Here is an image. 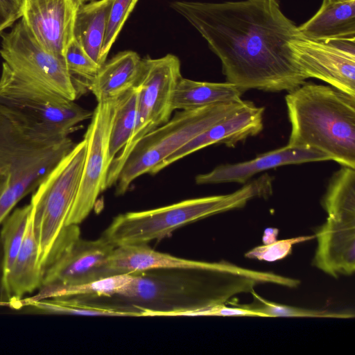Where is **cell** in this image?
I'll return each mask as SVG.
<instances>
[{
  "label": "cell",
  "instance_id": "obj_24",
  "mask_svg": "<svg viewBox=\"0 0 355 355\" xmlns=\"http://www.w3.org/2000/svg\"><path fill=\"white\" fill-rule=\"evenodd\" d=\"M321 205L328 216L355 220V168L343 166L334 173Z\"/></svg>",
  "mask_w": 355,
  "mask_h": 355
},
{
  "label": "cell",
  "instance_id": "obj_4",
  "mask_svg": "<svg viewBox=\"0 0 355 355\" xmlns=\"http://www.w3.org/2000/svg\"><path fill=\"white\" fill-rule=\"evenodd\" d=\"M272 178L267 174L225 195L185 200L168 206L114 217L101 236L114 247L147 244L173 231L205 218L243 207L251 199L272 193Z\"/></svg>",
  "mask_w": 355,
  "mask_h": 355
},
{
  "label": "cell",
  "instance_id": "obj_29",
  "mask_svg": "<svg viewBox=\"0 0 355 355\" xmlns=\"http://www.w3.org/2000/svg\"><path fill=\"white\" fill-rule=\"evenodd\" d=\"M64 60L73 82L76 78H80L89 83L101 67L74 38L67 47Z\"/></svg>",
  "mask_w": 355,
  "mask_h": 355
},
{
  "label": "cell",
  "instance_id": "obj_16",
  "mask_svg": "<svg viewBox=\"0 0 355 355\" xmlns=\"http://www.w3.org/2000/svg\"><path fill=\"white\" fill-rule=\"evenodd\" d=\"M318 245L312 265L337 278L355 270V220L328 216L314 229Z\"/></svg>",
  "mask_w": 355,
  "mask_h": 355
},
{
  "label": "cell",
  "instance_id": "obj_23",
  "mask_svg": "<svg viewBox=\"0 0 355 355\" xmlns=\"http://www.w3.org/2000/svg\"><path fill=\"white\" fill-rule=\"evenodd\" d=\"M114 0H94L79 6L73 37L100 66V57Z\"/></svg>",
  "mask_w": 355,
  "mask_h": 355
},
{
  "label": "cell",
  "instance_id": "obj_19",
  "mask_svg": "<svg viewBox=\"0 0 355 355\" xmlns=\"http://www.w3.org/2000/svg\"><path fill=\"white\" fill-rule=\"evenodd\" d=\"M205 261L185 259L153 250L147 244L115 247L105 268V277L156 268H196Z\"/></svg>",
  "mask_w": 355,
  "mask_h": 355
},
{
  "label": "cell",
  "instance_id": "obj_5",
  "mask_svg": "<svg viewBox=\"0 0 355 355\" xmlns=\"http://www.w3.org/2000/svg\"><path fill=\"white\" fill-rule=\"evenodd\" d=\"M87 150L83 138L59 162L31 197V216L43 273L60 250L80 236L78 225L67 226V220L80 184Z\"/></svg>",
  "mask_w": 355,
  "mask_h": 355
},
{
  "label": "cell",
  "instance_id": "obj_36",
  "mask_svg": "<svg viewBox=\"0 0 355 355\" xmlns=\"http://www.w3.org/2000/svg\"><path fill=\"white\" fill-rule=\"evenodd\" d=\"M16 20L0 9V33L6 28L12 25Z\"/></svg>",
  "mask_w": 355,
  "mask_h": 355
},
{
  "label": "cell",
  "instance_id": "obj_38",
  "mask_svg": "<svg viewBox=\"0 0 355 355\" xmlns=\"http://www.w3.org/2000/svg\"><path fill=\"white\" fill-rule=\"evenodd\" d=\"M79 5H81L83 3H87V2H89V1H94V0H75Z\"/></svg>",
  "mask_w": 355,
  "mask_h": 355
},
{
  "label": "cell",
  "instance_id": "obj_27",
  "mask_svg": "<svg viewBox=\"0 0 355 355\" xmlns=\"http://www.w3.org/2000/svg\"><path fill=\"white\" fill-rule=\"evenodd\" d=\"M253 300L250 304H240L236 299H232L227 304L263 313L266 317H310V318H353L354 313L333 312L327 310H315L299 308L265 300L254 290L250 293Z\"/></svg>",
  "mask_w": 355,
  "mask_h": 355
},
{
  "label": "cell",
  "instance_id": "obj_31",
  "mask_svg": "<svg viewBox=\"0 0 355 355\" xmlns=\"http://www.w3.org/2000/svg\"><path fill=\"white\" fill-rule=\"evenodd\" d=\"M315 239V235L300 236L276 241L263 245L257 246L245 254L248 259L273 262L281 260L292 253L293 246L300 243Z\"/></svg>",
  "mask_w": 355,
  "mask_h": 355
},
{
  "label": "cell",
  "instance_id": "obj_17",
  "mask_svg": "<svg viewBox=\"0 0 355 355\" xmlns=\"http://www.w3.org/2000/svg\"><path fill=\"white\" fill-rule=\"evenodd\" d=\"M331 160L316 149L289 145L261 154L255 158L236 164L218 166L209 173L198 175V184L227 182L245 183L253 175L268 169L288 164Z\"/></svg>",
  "mask_w": 355,
  "mask_h": 355
},
{
  "label": "cell",
  "instance_id": "obj_7",
  "mask_svg": "<svg viewBox=\"0 0 355 355\" xmlns=\"http://www.w3.org/2000/svg\"><path fill=\"white\" fill-rule=\"evenodd\" d=\"M74 145L69 137L60 141L33 137L0 114V173L10 175L0 198V223L21 198L37 189Z\"/></svg>",
  "mask_w": 355,
  "mask_h": 355
},
{
  "label": "cell",
  "instance_id": "obj_28",
  "mask_svg": "<svg viewBox=\"0 0 355 355\" xmlns=\"http://www.w3.org/2000/svg\"><path fill=\"white\" fill-rule=\"evenodd\" d=\"M23 305L28 306L38 312L50 314L123 316L116 311L80 306L62 297L32 299L25 301Z\"/></svg>",
  "mask_w": 355,
  "mask_h": 355
},
{
  "label": "cell",
  "instance_id": "obj_18",
  "mask_svg": "<svg viewBox=\"0 0 355 355\" xmlns=\"http://www.w3.org/2000/svg\"><path fill=\"white\" fill-rule=\"evenodd\" d=\"M43 272L39 262V247L35 236L31 211L20 250L6 277V289L10 306H22V298L39 290Z\"/></svg>",
  "mask_w": 355,
  "mask_h": 355
},
{
  "label": "cell",
  "instance_id": "obj_26",
  "mask_svg": "<svg viewBox=\"0 0 355 355\" xmlns=\"http://www.w3.org/2000/svg\"><path fill=\"white\" fill-rule=\"evenodd\" d=\"M31 211V205H24L15 209L2 222L0 239L3 250L5 279L21 246Z\"/></svg>",
  "mask_w": 355,
  "mask_h": 355
},
{
  "label": "cell",
  "instance_id": "obj_8",
  "mask_svg": "<svg viewBox=\"0 0 355 355\" xmlns=\"http://www.w3.org/2000/svg\"><path fill=\"white\" fill-rule=\"evenodd\" d=\"M243 101L180 110L146 135L131 150L122 166L116 183V195L124 194L136 178L150 173L189 141L239 109Z\"/></svg>",
  "mask_w": 355,
  "mask_h": 355
},
{
  "label": "cell",
  "instance_id": "obj_12",
  "mask_svg": "<svg viewBox=\"0 0 355 355\" xmlns=\"http://www.w3.org/2000/svg\"><path fill=\"white\" fill-rule=\"evenodd\" d=\"M114 247L101 236L76 239L59 252L45 268L39 293L33 299L57 296L64 288L105 278V268Z\"/></svg>",
  "mask_w": 355,
  "mask_h": 355
},
{
  "label": "cell",
  "instance_id": "obj_20",
  "mask_svg": "<svg viewBox=\"0 0 355 355\" xmlns=\"http://www.w3.org/2000/svg\"><path fill=\"white\" fill-rule=\"evenodd\" d=\"M141 60L137 53L123 51L105 62L94 78L87 83L97 102L116 101L134 86Z\"/></svg>",
  "mask_w": 355,
  "mask_h": 355
},
{
  "label": "cell",
  "instance_id": "obj_15",
  "mask_svg": "<svg viewBox=\"0 0 355 355\" xmlns=\"http://www.w3.org/2000/svg\"><path fill=\"white\" fill-rule=\"evenodd\" d=\"M264 108L244 101L242 105L206 130L198 135L157 165L149 174L155 175L189 154L215 144L234 147L239 142L258 135L263 129Z\"/></svg>",
  "mask_w": 355,
  "mask_h": 355
},
{
  "label": "cell",
  "instance_id": "obj_1",
  "mask_svg": "<svg viewBox=\"0 0 355 355\" xmlns=\"http://www.w3.org/2000/svg\"><path fill=\"white\" fill-rule=\"evenodd\" d=\"M171 7L218 56L226 82L244 92H289L308 79L290 46L302 34L282 11L279 0L175 1Z\"/></svg>",
  "mask_w": 355,
  "mask_h": 355
},
{
  "label": "cell",
  "instance_id": "obj_11",
  "mask_svg": "<svg viewBox=\"0 0 355 355\" xmlns=\"http://www.w3.org/2000/svg\"><path fill=\"white\" fill-rule=\"evenodd\" d=\"M116 100L100 102L93 111L85 134L87 150L81 181L67 225H79L92 210L99 194L105 190L107 173L108 144Z\"/></svg>",
  "mask_w": 355,
  "mask_h": 355
},
{
  "label": "cell",
  "instance_id": "obj_21",
  "mask_svg": "<svg viewBox=\"0 0 355 355\" xmlns=\"http://www.w3.org/2000/svg\"><path fill=\"white\" fill-rule=\"evenodd\" d=\"M298 28L313 40L355 37V0L323 1L317 12Z\"/></svg>",
  "mask_w": 355,
  "mask_h": 355
},
{
  "label": "cell",
  "instance_id": "obj_10",
  "mask_svg": "<svg viewBox=\"0 0 355 355\" xmlns=\"http://www.w3.org/2000/svg\"><path fill=\"white\" fill-rule=\"evenodd\" d=\"M1 36L2 66L69 100L77 98L78 92L65 60L42 47L21 19L10 31Z\"/></svg>",
  "mask_w": 355,
  "mask_h": 355
},
{
  "label": "cell",
  "instance_id": "obj_34",
  "mask_svg": "<svg viewBox=\"0 0 355 355\" xmlns=\"http://www.w3.org/2000/svg\"><path fill=\"white\" fill-rule=\"evenodd\" d=\"M6 305H9L10 306V302L6 289L3 250L1 241L0 239V306Z\"/></svg>",
  "mask_w": 355,
  "mask_h": 355
},
{
  "label": "cell",
  "instance_id": "obj_32",
  "mask_svg": "<svg viewBox=\"0 0 355 355\" xmlns=\"http://www.w3.org/2000/svg\"><path fill=\"white\" fill-rule=\"evenodd\" d=\"M191 316H247L266 317L263 313L245 308L234 306L229 307L225 304L211 306L193 313Z\"/></svg>",
  "mask_w": 355,
  "mask_h": 355
},
{
  "label": "cell",
  "instance_id": "obj_25",
  "mask_svg": "<svg viewBox=\"0 0 355 355\" xmlns=\"http://www.w3.org/2000/svg\"><path fill=\"white\" fill-rule=\"evenodd\" d=\"M139 88L134 85L117 100L108 144V161L113 159L129 141L135 128Z\"/></svg>",
  "mask_w": 355,
  "mask_h": 355
},
{
  "label": "cell",
  "instance_id": "obj_22",
  "mask_svg": "<svg viewBox=\"0 0 355 355\" xmlns=\"http://www.w3.org/2000/svg\"><path fill=\"white\" fill-rule=\"evenodd\" d=\"M244 93L237 86L225 83L202 82L180 78L171 97L175 110H193L209 105L237 103Z\"/></svg>",
  "mask_w": 355,
  "mask_h": 355
},
{
  "label": "cell",
  "instance_id": "obj_13",
  "mask_svg": "<svg viewBox=\"0 0 355 355\" xmlns=\"http://www.w3.org/2000/svg\"><path fill=\"white\" fill-rule=\"evenodd\" d=\"M290 46L308 78L355 96V37L313 40L302 35Z\"/></svg>",
  "mask_w": 355,
  "mask_h": 355
},
{
  "label": "cell",
  "instance_id": "obj_39",
  "mask_svg": "<svg viewBox=\"0 0 355 355\" xmlns=\"http://www.w3.org/2000/svg\"><path fill=\"white\" fill-rule=\"evenodd\" d=\"M347 1V0H323V1H327V2H333V1Z\"/></svg>",
  "mask_w": 355,
  "mask_h": 355
},
{
  "label": "cell",
  "instance_id": "obj_3",
  "mask_svg": "<svg viewBox=\"0 0 355 355\" xmlns=\"http://www.w3.org/2000/svg\"><path fill=\"white\" fill-rule=\"evenodd\" d=\"M285 101L291 125L288 145L316 149L355 168V96L304 83Z\"/></svg>",
  "mask_w": 355,
  "mask_h": 355
},
{
  "label": "cell",
  "instance_id": "obj_37",
  "mask_svg": "<svg viewBox=\"0 0 355 355\" xmlns=\"http://www.w3.org/2000/svg\"><path fill=\"white\" fill-rule=\"evenodd\" d=\"M10 175L8 173H0V198L6 190L9 183Z\"/></svg>",
  "mask_w": 355,
  "mask_h": 355
},
{
  "label": "cell",
  "instance_id": "obj_6",
  "mask_svg": "<svg viewBox=\"0 0 355 355\" xmlns=\"http://www.w3.org/2000/svg\"><path fill=\"white\" fill-rule=\"evenodd\" d=\"M92 114L74 101L2 66L0 114L25 133L42 139L62 140Z\"/></svg>",
  "mask_w": 355,
  "mask_h": 355
},
{
  "label": "cell",
  "instance_id": "obj_35",
  "mask_svg": "<svg viewBox=\"0 0 355 355\" xmlns=\"http://www.w3.org/2000/svg\"><path fill=\"white\" fill-rule=\"evenodd\" d=\"M279 230L276 227H267L264 230L262 241L263 245L272 243L277 240Z\"/></svg>",
  "mask_w": 355,
  "mask_h": 355
},
{
  "label": "cell",
  "instance_id": "obj_30",
  "mask_svg": "<svg viewBox=\"0 0 355 355\" xmlns=\"http://www.w3.org/2000/svg\"><path fill=\"white\" fill-rule=\"evenodd\" d=\"M138 0H114L100 57V66L106 60L112 46L115 42L126 19Z\"/></svg>",
  "mask_w": 355,
  "mask_h": 355
},
{
  "label": "cell",
  "instance_id": "obj_9",
  "mask_svg": "<svg viewBox=\"0 0 355 355\" xmlns=\"http://www.w3.org/2000/svg\"><path fill=\"white\" fill-rule=\"evenodd\" d=\"M181 75L179 58L167 54L159 58H143L135 83L139 88L137 111L129 141L113 159L107 173L106 188L116 184L130 153L146 135L167 122L173 112L171 97Z\"/></svg>",
  "mask_w": 355,
  "mask_h": 355
},
{
  "label": "cell",
  "instance_id": "obj_33",
  "mask_svg": "<svg viewBox=\"0 0 355 355\" xmlns=\"http://www.w3.org/2000/svg\"><path fill=\"white\" fill-rule=\"evenodd\" d=\"M24 0H0V9L15 20L21 17Z\"/></svg>",
  "mask_w": 355,
  "mask_h": 355
},
{
  "label": "cell",
  "instance_id": "obj_14",
  "mask_svg": "<svg viewBox=\"0 0 355 355\" xmlns=\"http://www.w3.org/2000/svg\"><path fill=\"white\" fill-rule=\"evenodd\" d=\"M79 6L75 0H24L21 19L42 47L64 59Z\"/></svg>",
  "mask_w": 355,
  "mask_h": 355
},
{
  "label": "cell",
  "instance_id": "obj_2",
  "mask_svg": "<svg viewBox=\"0 0 355 355\" xmlns=\"http://www.w3.org/2000/svg\"><path fill=\"white\" fill-rule=\"evenodd\" d=\"M131 280L110 295H78L87 308L121 313L123 316H191L198 311L226 304L262 284L291 288L300 281L272 272L243 268L226 261L196 268H156L132 272Z\"/></svg>",
  "mask_w": 355,
  "mask_h": 355
}]
</instances>
